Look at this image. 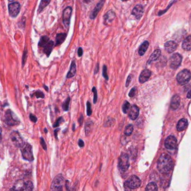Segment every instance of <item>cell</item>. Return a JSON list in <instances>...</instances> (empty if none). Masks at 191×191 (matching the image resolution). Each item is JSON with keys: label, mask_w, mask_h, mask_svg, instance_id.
I'll use <instances>...</instances> for the list:
<instances>
[{"label": "cell", "mask_w": 191, "mask_h": 191, "mask_svg": "<svg viewBox=\"0 0 191 191\" xmlns=\"http://www.w3.org/2000/svg\"><path fill=\"white\" fill-rule=\"evenodd\" d=\"M173 166V162L171 157L167 154H162L157 163V167L159 171L161 173L167 174L171 170Z\"/></svg>", "instance_id": "6da1fadb"}, {"label": "cell", "mask_w": 191, "mask_h": 191, "mask_svg": "<svg viewBox=\"0 0 191 191\" xmlns=\"http://www.w3.org/2000/svg\"><path fill=\"white\" fill-rule=\"evenodd\" d=\"M5 122L9 126L19 124L20 120L10 109H7L5 113Z\"/></svg>", "instance_id": "7a4b0ae2"}, {"label": "cell", "mask_w": 191, "mask_h": 191, "mask_svg": "<svg viewBox=\"0 0 191 191\" xmlns=\"http://www.w3.org/2000/svg\"><path fill=\"white\" fill-rule=\"evenodd\" d=\"M65 184V179L62 174H59L53 180L50 186L51 191H62Z\"/></svg>", "instance_id": "3957f363"}, {"label": "cell", "mask_w": 191, "mask_h": 191, "mask_svg": "<svg viewBox=\"0 0 191 191\" xmlns=\"http://www.w3.org/2000/svg\"><path fill=\"white\" fill-rule=\"evenodd\" d=\"M141 184V181L136 176H132L124 183V187L130 190L139 188Z\"/></svg>", "instance_id": "277c9868"}, {"label": "cell", "mask_w": 191, "mask_h": 191, "mask_svg": "<svg viewBox=\"0 0 191 191\" xmlns=\"http://www.w3.org/2000/svg\"><path fill=\"white\" fill-rule=\"evenodd\" d=\"M22 154L23 159L29 161L34 160V156L33 154L32 146L29 143H25L22 147Z\"/></svg>", "instance_id": "5b68a950"}, {"label": "cell", "mask_w": 191, "mask_h": 191, "mask_svg": "<svg viewBox=\"0 0 191 191\" xmlns=\"http://www.w3.org/2000/svg\"><path fill=\"white\" fill-rule=\"evenodd\" d=\"M191 72L188 70H183L180 72L177 76V80L180 85L187 84L191 79Z\"/></svg>", "instance_id": "8992f818"}, {"label": "cell", "mask_w": 191, "mask_h": 191, "mask_svg": "<svg viewBox=\"0 0 191 191\" xmlns=\"http://www.w3.org/2000/svg\"><path fill=\"white\" fill-rule=\"evenodd\" d=\"M130 166L129 157L127 154L122 153L118 159V167L120 170L125 172Z\"/></svg>", "instance_id": "52a82bcc"}, {"label": "cell", "mask_w": 191, "mask_h": 191, "mask_svg": "<svg viewBox=\"0 0 191 191\" xmlns=\"http://www.w3.org/2000/svg\"><path fill=\"white\" fill-rule=\"evenodd\" d=\"M10 136V139H11L12 143L16 147H22L25 145L23 140L22 137H21L19 132L16 131H12L11 133Z\"/></svg>", "instance_id": "ba28073f"}, {"label": "cell", "mask_w": 191, "mask_h": 191, "mask_svg": "<svg viewBox=\"0 0 191 191\" xmlns=\"http://www.w3.org/2000/svg\"><path fill=\"white\" fill-rule=\"evenodd\" d=\"M72 9L70 6H68L63 11L62 18H63V23L64 24L65 28H69L70 24V20L71 17Z\"/></svg>", "instance_id": "9c48e42d"}, {"label": "cell", "mask_w": 191, "mask_h": 191, "mask_svg": "<svg viewBox=\"0 0 191 191\" xmlns=\"http://www.w3.org/2000/svg\"><path fill=\"white\" fill-rule=\"evenodd\" d=\"M9 12L11 17H16L20 11V5L18 2H13L9 5Z\"/></svg>", "instance_id": "30bf717a"}, {"label": "cell", "mask_w": 191, "mask_h": 191, "mask_svg": "<svg viewBox=\"0 0 191 191\" xmlns=\"http://www.w3.org/2000/svg\"><path fill=\"white\" fill-rule=\"evenodd\" d=\"M182 57L179 53H175L170 59V67L173 69H177L181 64Z\"/></svg>", "instance_id": "8fae6325"}, {"label": "cell", "mask_w": 191, "mask_h": 191, "mask_svg": "<svg viewBox=\"0 0 191 191\" xmlns=\"http://www.w3.org/2000/svg\"><path fill=\"white\" fill-rule=\"evenodd\" d=\"M177 140L174 136H169L165 141V146L169 150H173L177 147Z\"/></svg>", "instance_id": "7c38bea8"}, {"label": "cell", "mask_w": 191, "mask_h": 191, "mask_svg": "<svg viewBox=\"0 0 191 191\" xmlns=\"http://www.w3.org/2000/svg\"><path fill=\"white\" fill-rule=\"evenodd\" d=\"M106 0H100L99 2L96 4L95 8L93 10V11L91 12V14L90 15V18L92 20L95 19L96 17L97 16L98 13L100 11V10L103 7Z\"/></svg>", "instance_id": "4fadbf2b"}, {"label": "cell", "mask_w": 191, "mask_h": 191, "mask_svg": "<svg viewBox=\"0 0 191 191\" xmlns=\"http://www.w3.org/2000/svg\"><path fill=\"white\" fill-rule=\"evenodd\" d=\"M116 15L115 12L113 10H109L103 16L104 19V23L105 25L112 23L114 20L116 19Z\"/></svg>", "instance_id": "5bb4252c"}, {"label": "cell", "mask_w": 191, "mask_h": 191, "mask_svg": "<svg viewBox=\"0 0 191 191\" xmlns=\"http://www.w3.org/2000/svg\"><path fill=\"white\" fill-rule=\"evenodd\" d=\"M143 13V6L139 4L137 5L132 10V15L135 16L137 19H140L142 17Z\"/></svg>", "instance_id": "9a60e30c"}, {"label": "cell", "mask_w": 191, "mask_h": 191, "mask_svg": "<svg viewBox=\"0 0 191 191\" xmlns=\"http://www.w3.org/2000/svg\"><path fill=\"white\" fill-rule=\"evenodd\" d=\"M178 45L177 44L176 42H175L174 41H168L167 42H166L165 43L164 45V47H165V49L166 50V51L169 53H173V52H174L176 49L177 48Z\"/></svg>", "instance_id": "2e32d148"}, {"label": "cell", "mask_w": 191, "mask_h": 191, "mask_svg": "<svg viewBox=\"0 0 191 191\" xmlns=\"http://www.w3.org/2000/svg\"><path fill=\"white\" fill-rule=\"evenodd\" d=\"M139 108L136 106H133L128 111L129 118L132 120H136L139 115Z\"/></svg>", "instance_id": "e0dca14e"}, {"label": "cell", "mask_w": 191, "mask_h": 191, "mask_svg": "<svg viewBox=\"0 0 191 191\" xmlns=\"http://www.w3.org/2000/svg\"><path fill=\"white\" fill-rule=\"evenodd\" d=\"M151 71L149 70H144L143 71H142L141 73L140 77H139V82L141 84H143L144 83H145L146 81H147L150 76H151Z\"/></svg>", "instance_id": "ac0fdd59"}, {"label": "cell", "mask_w": 191, "mask_h": 191, "mask_svg": "<svg viewBox=\"0 0 191 191\" xmlns=\"http://www.w3.org/2000/svg\"><path fill=\"white\" fill-rule=\"evenodd\" d=\"M188 124V120L185 118H182L178 121L177 125V129L178 131H183L187 128Z\"/></svg>", "instance_id": "d6986e66"}, {"label": "cell", "mask_w": 191, "mask_h": 191, "mask_svg": "<svg viewBox=\"0 0 191 191\" xmlns=\"http://www.w3.org/2000/svg\"><path fill=\"white\" fill-rule=\"evenodd\" d=\"M54 46V42L52 40H49L48 43L44 47H43V52L47 55V57H49Z\"/></svg>", "instance_id": "ffe728a7"}, {"label": "cell", "mask_w": 191, "mask_h": 191, "mask_svg": "<svg viewBox=\"0 0 191 191\" xmlns=\"http://www.w3.org/2000/svg\"><path fill=\"white\" fill-rule=\"evenodd\" d=\"M25 183V182H24L23 180H22V179L18 180L15 182L12 189H10V190L23 191Z\"/></svg>", "instance_id": "44dd1931"}, {"label": "cell", "mask_w": 191, "mask_h": 191, "mask_svg": "<svg viewBox=\"0 0 191 191\" xmlns=\"http://www.w3.org/2000/svg\"><path fill=\"white\" fill-rule=\"evenodd\" d=\"M180 99L178 95L173 96L171 101V108L174 110L178 109L180 105Z\"/></svg>", "instance_id": "7402d4cb"}, {"label": "cell", "mask_w": 191, "mask_h": 191, "mask_svg": "<svg viewBox=\"0 0 191 191\" xmlns=\"http://www.w3.org/2000/svg\"><path fill=\"white\" fill-rule=\"evenodd\" d=\"M94 125V123L92 120H91L89 119L86 120V124L85 126V134L86 136H88L90 135L91 131H92V128Z\"/></svg>", "instance_id": "603a6c76"}, {"label": "cell", "mask_w": 191, "mask_h": 191, "mask_svg": "<svg viewBox=\"0 0 191 191\" xmlns=\"http://www.w3.org/2000/svg\"><path fill=\"white\" fill-rule=\"evenodd\" d=\"M161 52L160 49H156L155 51L153 52V53L151 54V55L149 57V59L147 61V64H150L152 62H154L157 60L160 57V56L161 55Z\"/></svg>", "instance_id": "cb8c5ba5"}, {"label": "cell", "mask_w": 191, "mask_h": 191, "mask_svg": "<svg viewBox=\"0 0 191 191\" xmlns=\"http://www.w3.org/2000/svg\"><path fill=\"white\" fill-rule=\"evenodd\" d=\"M76 66L75 60H73L71 64L70 69L67 75V79H70L76 75Z\"/></svg>", "instance_id": "d4e9b609"}, {"label": "cell", "mask_w": 191, "mask_h": 191, "mask_svg": "<svg viewBox=\"0 0 191 191\" xmlns=\"http://www.w3.org/2000/svg\"><path fill=\"white\" fill-rule=\"evenodd\" d=\"M182 48L187 51L191 50V36H187L182 43Z\"/></svg>", "instance_id": "484cf974"}, {"label": "cell", "mask_w": 191, "mask_h": 191, "mask_svg": "<svg viewBox=\"0 0 191 191\" xmlns=\"http://www.w3.org/2000/svg\"><path fill=\"white\" fill-rule=\"evenodd\" d=\"M67 36V34L66 33H59L57 34L56 36V46H60L61 44H62Z\"/></svg>", "instance_id": "4316f807"}, {"label": "cell", "mask_w": 191, "mask_h": 191, "mask_svg": "<svg viewBox=\"0 0 191 191\" xmlns=\"http://www.w3.org/2000/svg\"><path fill=\"white\" fill-rule=\"evenodd\" d=\"M149 43L147 41H145L141 45L139 50V53L140 56H143L149 47Z\"/></svg>", "instance_id": "83f0119b"}, {"label": "cell", "mask_w": 191, "mask_h": 191, "mask_svg": "<svg viewBox=\"0 0 191 191\" xmlns=\"http://www.w3.org/2000/svg\"><path fill=\"white\" fill-rule=\"evenodd\" d=\"M50 39L49 38L46 36H42L40 39V40L38 43V46L40 47L43 48L45 47V46L48 43V42H49Z\"/></svg>", "instance_id": "f1b7e54d"}, {"label": "cell", "mask_w": 191, "mask_h": 191, "mask_svg": "<svg viewBox=\"0 0 191 191\" xmlns=\"http://www.w3.org/2000/svg\"><path fill=\"white\" fill-rule=\"evenodd\" d=\"M50 2V0H41L40 5L38 7V13H39L42 12L45 7H46L49 4Z\"/></svg>", "instance_id": "f546056e"}, {"label": "cell", "mask_w": 191, "mask_h": 191, "mask_svg": "<svg viewBox=\"0 0 191 191\" xmlns=\"http://www.w3.org/2000/svg\"><path fill=\"white\" fill-rule=\"evenodd\" d=\"M33 188H34V186L32 182L29 180L25 182L23 191H33Z\"/></svg>", "instance_id": "4dcf8cb0"}, {"label": "cell", "mask_w": 191, "mask_h": 191, "mask_svg": "<svg viewBox=\"0 0 191 191\" xmlns=\"http://www.w3.org/2000/svg\"><path fill=\"white\" fill-rule=\"evenodd\" d=\"M145 190L146 191H157V186L155 182H151L147 185Z\"/></svg>", "instance_id": "1f68e13d"}, {"label": "cell", "mask_w": 191, "mask_h": 191, "mask_svg": "<svg viewBox=\"0 0 191 191\" xmlns=\"http://www.w3.org/2000/svg\"><path fill=\"white\" fill-rule=\"evenodd\" d=\"M70 103V98L68 97L62 104V109L65 112H67L69 110Z\"/></svg>", "instance_id": "d6a6232c"}, {"label": "cell", "mask_w": 191, "mask_h": 191, "mask_svg": "<svg viewBox=\"0 0 191 191\" xmlns=\"http://www.w3.org/2000/svg\"><path fill=\"white\" fill-rule=\"evenodd\" d=\"M133 131V126L132 124H129L127 126H126L125 128L124 135L126 136H130V135H131Z\"/></svg>", "instance_id": "836d02e7"}, {"label": "cell", "mask_w": 191, "mask_h": 191, "mask_svg": "<svg viewBox=\"0 0 191 191\" xmlns=\"http://www.w3.org/2000/svg\"><path fill=\"white\" fill-rule=\"evenodd\" d=\"M131 105L127 101H125L122 106V110L124 113H127L131 108Z\"/></svg>", "instance_id": "e575fe53"}, {"label": "cell", "mask_w": 191, "mask_h": 191, "mask_svg": "<svg viewBox=\"0 0 191 191\" xmlns=\"http://www.w3.org/2000/svg\"><path fill=\"white\" fill-rule=\"evenodd\" d=\"M115 123V120L113 118H110L107 120V121L104 124V127H111Z\"/></svg>", "instance_id": "d590c367"}, {"label": "cell", "mask_w": 191, "mask_h": 191, "mask_svg": "<svg viewBox=\"0 0 191 191\" xmlns=\"http://www.w3.org/2000/svg\"><path fill=\"white\" fill-rule=\"evenodd\" d=\"M86 113L88 116H90L92 114V109H91V105L89 101H87L86 103Z\"/></svg>", "instance_id": "8d00e7d4"}, {"label": "cell", "mask_w": 191, "mask_h": 191, "mask_svg": "<svg viewBox=\"0 0 191 191\" xmlns=\"http://www.w3.org/2000/svg\"><path fill=\"white\" fill-rule=\"evenodd\" d=\"M28 50L25 48L24 49V52H23V58H22V67H23L24 66V65L26 62V60L27 59V57H28Z\"/></svg>", "instance_id": "74e56055"}, {"label": "cell", "mask_w": 191, "mask_h": 191, "mask_svg": "<svg viewBox=\"0 0 191 191\" xmlns=\"http://www.w3.org/2000/svg\"><path fill=\"white\" fill-rule=\"evenodd\" d=\"M63 122H64L63 118L62 117H60L59 118H57V120H56V121L54 122V123L53 124V127H54V128L58 127L60 126V124Z\"/></svg>", "instance_id": "f35d334b"}, {"label": "cell", "mask_w": 191, "mask_h": 191, "mask_svg": "<svg viewBox=\"0 0 191 191\" xmlns=\"http://www.w3.org/2000/svg\"><path fill=\"white\" fill-rule=\"evenodd\" d=\"M33 95H36V98H44V96H45L44 93L42 91H40V90L36 91V92L34 93V94Z\"/></svg>", "instance_id": "ab89813d"}, {"label": "cell", "mask_w": 191, "mask_h": 191, "mask_svg": "<svg viewBox=\"0 0 191 191\" xmlns=\"http://www.w3.org/2000/svg\"><path fill=\"white\" fill-rule=\"evenodd\" d=\"M92 91L94 94V98H93V103L94 104H96L98 100V93H97V90L96 89L95 87H93L92 89Z\"/></svg>", "instance_id": "60d3db41"}, {"label": "cell", "mask_w": 191, "mask_h": 191, "mask_svg": "<svg viewBox=\"0 0 191 191\" xmlns=\"http://www.w3.org/2000/svg\"><path fill=\"white\" fill-rule=\"evenodd\" d=\"M103 76L106 80H108L109 77L108 76L107 67L106 65H104L103 67Z\"/></svg>", "instance_id": "b9f144b4"}, {"label": "cell", "mask_w": 191, "mask_h": 191, "mask_svg": "<svg viewBox=\"0 0 191 191\" xmlns=\"http://www.w3.org/2000/svg\"><path fill=\"white\" fill-rule=\"evenodd\" d=\"M25 21H26V19H25V17H23L22 18L21 20L18 23V26L20 28L24 29L25 25Z\"/></svg>", "instance_id": "7bdbcfd3"}, {"label": "cell", "mask_w": 191, "mask_h": 191, "mask_svg": "<svg viewBox=\"0 0 191 191\" xmlns=\"http://www.w3.org/2000/svg\"><path fill=\"white\" fill-rule=\"evenodd\" d=\"M40 143L41 145V146H42L43 149L44 150H47V145L46 143V142L44 140V139L43 137H40Z\"/></svg>", "instance_id": "ee69618b"}, {"label": "cell", "mask_w": 191, "mask_h": 191, "mask_svg": "<svg viewBox=\"0 0 191 191\" xmlns=\"http://www.w3.org/2000/svg\"><path fill=\"white\" fill-rule=\"evenodd\" d=\"M136 91V87H133V88H132L131 90V91H130L129 96L131 97V98L133 97V96L135 95V94Z\"/></svg>", "instance_id": "f6af8a7d"}, {"label": "cell", "mask_w": 191, "mask_h": 191, "mask_svg": "<svg viewBox=\"0 0 191 191\" xmlns=\"http://www.w3.org/2000/svg\"><path fill=\"white\" fill-rule=\"evenodd\" d=\"M29 118H30V120H31V121H32L34 123H36L37 122V118L36 117V116H34L32 114H30Z\"/></svg>", "instance_id": "bcb514c9"}, {"label": "cell", "mask_w": 191, "mask_h": 191, "mask_svg": "<svg viewBox=\"0 0 191 191\" xmlns=\"http://www.w3.org/2000/svg\"><path fill=\"white\" fill-rule=\"evenodd\" d=\"M77 54H78V56L79 57H81L83 54V48L81 47H79V49H78V50H77Z\"/></svg>", "instance_id": "7dc6e473"}, {"label": "cell", "mask_w": 191, "mask_h": 191, "mask_svg": "<svg viewBox=\"0 0 191 191\" xmlns=\"http://www.w3.org/2000/svg\"><path fill=\"white\" fill-rule=\"evenodd\" d=\"M83 120H84V117H83V114H81L80 116V118H79L78 120V122L79 123V124L80 126H81L83 123Z\"/></svg>", "instance_id": "c3c4849f"}, {"label": "cell", "mask_w": 191, "mask_h": 191, "mask_svg": "<svg viewBox=\"0 0 191 191\" xmlns=\"http://www.w3.org/2000/svg\"><path fill=\"white\" fill-rule=\"evenodd\" d=\"M78 145L80 147H83L85 145V143H84V141L81 139H80L78 141Z\"/></svg>", "instance_id": "681fc988"}, {"label": "cell", "mask_w": 191, "mask_h": 191, "mask_svg": "<svg viewBox=\"0 0 191 191\" xmlns=\"http://www.w3.org/2000/svg\"><path fill=\"white\" fill-rule=\"evenodd\" d=\"M131 75L128 76V78L127 79V81H126V87H127L129 85L130 83V82L131 81Z\"/></svg>", "instance_id": "f907efd6"}, {"label": "cell", "mask_w": 191, "mask_h": 191, "mask_svg": "<svg viewBox=\"0 0 191 191\" xmlns=\"http://www.w3.org/2000/svg\"><path fill=\"white\" fill-rule=\"evenodd\" d=\"M99 63H97V64L96 65L95 68L94 69V74L96 75L98 73V72H99Z\"/></svg>", "instance_id": "816d5d0a"}, {"label": "cell", "mask_w": 191, "mask_h": 191, "mask_svg": "<svg viewBox=\"0 0 191 191\" xmlns=\"http://www.w3.org/2000/svg\"><path fill=\"white\" fill-rule=\"evenodd\" d=\"M60 130V128H57L56 130H54V136H55V138L58 140V138H57V133H58V132Z\"/></svg>", "instance_id": "f5cc1de1"}, {"label": "cell", "mask_w": 191, "mask_h": 191, "mask_svg": "<svg viewBox=\"0 0 191 191\" xmlns=\"http://www.w3.org/2000/svg\"><path fill=\"white\" fill-rule=\"evenodd\" d=\"M187 96V98H188V99H191V90H190L189 92L188 93Z\"/></svg>", "instance_id": "db71d44e"}, {"label": "cell", "mask_w": 191, "mask_h": 191, "mask_svg": "<svg viewBox=\"0 0 191 191\" xmlns=\"http://www.w3.org/2000/svg\"><path fill=\"white\" fill-rule=\"evenodd\" d=\"M43 87H44V89L47 91H48V90H49V89H48V87L47 86H46V85H43Z\"/></svg>", "instance_id": "11a10c76"}, {"label": "cell", "mask_w": 191, "mask_h": 191, "mask_svg": "<svg viewBox=\"0 0 191 191\" xmlns=\"http://www.w3.org/2000/svg\"><path fill=\"white\" fill-rule=\"evenodd\" d=\"M75 124L73 123L72 125V131H75Z\"/></svg>", "instance_id": "9f6ffc18"}, {"label": "cell", "mask_w": 191, "mask_h": 191, "mask_svg": "<svg viewBox=\"0 0 191 191\" xmlns=\"http://www.w3.org/2000/svg\"><path fill=\"white\" fill-rule=\"evenodd\" d=\"M83 1H84L85 3H89L90 2H91V0H83Z\"/></svg>", "instance_id": "6f0895ef"}, {"label": "cell", "mask_w": 191, "mask_h": 191, "mask_svg": "<svg viewBox=\"0 0 191 191\" xmlns=\"http://www.w3.org/2000/svg\"><path fill=\"white\" fill-rule=\"evenodd\" d=\"M44 132H45L46 133H47L48 132V130H47L46 128H45L44 129Z\"/></svg>", "instance_id": "680465c9"}, {"label": "cell", "mask_w": 191, "mask_h": 191, "mask_svg": "<svg viewBox=\"0 0 191 191\" xmlns=\"http://www.w3.org/2000/svg\"><path fill=\"white\" fill-rule=\"evenodd\" d=\"M9 2H14L15 0H8Z\"/></svg>", "instance_id": "91938a15"}, {"label": "cell", "mask_w": 191, "mask_h": 191, "mask_svg": "<svg viewBox=\"0 0 191 191\" xmlns=\"http://www.w3.org/2000/svg\"><path fill=\"white\" fill-rule=\"evenodd\" d=\"M122 1H128V0H122Z\"/></svg>", "instance_id": "94428289"}]
</instances>
